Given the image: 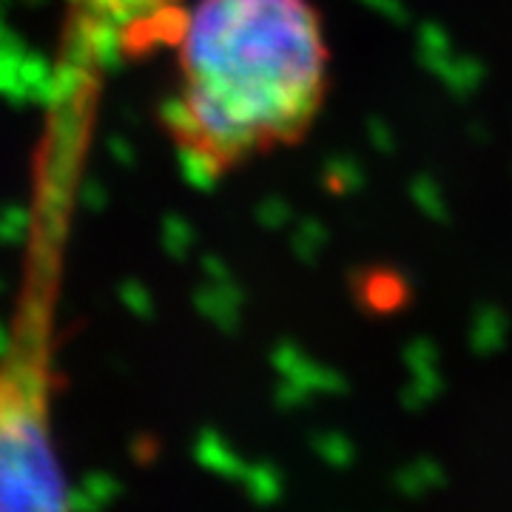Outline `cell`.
Wrapping results in <instances>:
<instances>
[{
  "mask_svg": "<svg viewBox=\"0 0 512 512\" xmlns=\"http://www.w3.org/2000/svg\"><path fill=\"white\" fill-rule=\"evenodd\" d=\"M49 421L43 367H0V510H60L69 504V478Z\"/></svg>",
  "mask_w": 512,
  "mask_h": 512,
  "instance_id": "obj_2",
  "label": "cell"
},
{
  "mask_svg": "<svg viewBox=\"0 0 512 512\" xmlns=\"http://www.w3.org/2000/svg\"><path fill=\"white\" fill-rule=\"evenodd\" d=\"M330 49L313 0H194L177 35L163 128L188 171L217 180L316 123Z\"/></svg>",
  "mask_w": 512,
  "mask_h": 512,
  "instance_id": "obj_1",
  "label": "cell"
}]
</instances>
